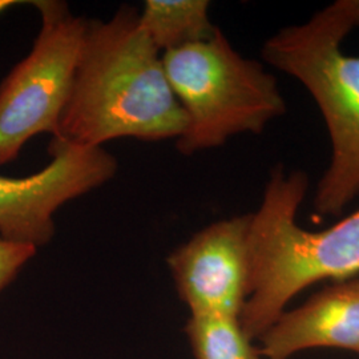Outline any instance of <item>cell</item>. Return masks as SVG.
Masks as SVG:
<instances>
[{"mask_svg":"<svg viewBox=\"0 0 359 359\" xmlns=\"http://www.w3.org/2000/svg\"><path fill=\"white\" fill-rule=\"evenodd\" d=\"M185 126L163 55L140 26L137 8L121 6L108 20H88L71 95L52 139L86 148L121 137L177 140Z\"/></svg>","mask_w":359,"mask_h":359,"instance_id":"cell-1","label":"cell"},{"mask_svg":"<svg viewBox=\"0 0 359 359\" xmlns=\"http://www.w3.org/2000/svg\"><path fill=\"white\" fill-rule=\"evenodd\" d=\"M308 191L305 172L277 165L261 204L250 213L249 295L240 323L252 341L259 339L289 301L310 285L344 281L359 271V209L327 229H304L297 213Z\"/></svg>","mask_w":359,"mask_h":359,"instance_id":"cell-2","label":"cell"},{"mask_svg":"<svg viewBox=\"0 0 359 359\" xmlns=\"http://www.w3.org/2000/svg\"><path fill=\"white\" fill-rule=\"evenodd\" d=\"M353 29L347 0H338L278 29L261 50L264 62L309 90L329 132L332 158L313 200L318 216L341 215L359 194V56L342 48Z\"/></svg>","mask_w":359,"mask_h":359,"instance_id":"cell-3","label":"cell"},{"mask_svg":"<svg viewBox=\"0 0 359 359\" xmlns=\"http://www.w3.org/2000/svg\"><path fill=\"white\" fill-rule=\"evenodd\" d=\"M168 81L187 117L180 154L218 148L231 137L261 135L287 112L278 81L236 51L217 27L212 38L163 53Z\"/></svg>","mask_w":359,"mask_h":359,"instance_id":"cell-4","label":"cell"},{"mask_svg":"<svg viewBox=\"0 0 359 359\" xmlns=\"http://www.w3.org/2000/svg\"><path fill=\"white\" fill-rule=\"evenodd\" d=\"M41 27L29 53L0 83V165L32 137L56 136L68 103L88 19L57 0L31 1Z\"/></svg>","mask_w":359,"mask_h":359,"instance_id":"cell-5","label":"cell"},{"mask_svg":"<svg viewBox=\"0 0 359 359\" xmlns=\"http://www.w3.org/2000/svg\"><path fill=\"white\" fill-rule=\"evenodd\" d=\"M51 161L34 175H0V237L39 249L55 234L53 216L62 206L114 179L115 156L103 147H77L52 139Z\"/></svg>","mask_w":359,"mask_h":359,"instance_id":"cell-6","label":"cell"},{"mask_svg":"<svg viewBox=\"0 0 359 359\" xmlns=\"http://www.w3.org/2000/svg\"><path fill=\"white\" fill-rule=\"evenodd\" d=\"M249 224L250 215L219 219L168 256L175 287L191 316L240 318L249 295Z\"/></svg>","mask_w":359,"mask_h":359,"instance_id":"cell-7","label":"cell"},{"mask_svg":"<svg viewBox=\"0 0 359 359\" xmlns=\"http://www.w3.org/2000/svg\"><path fill=\"white\" fill-rule=\"evenodd\" d=\"M259 341L266 359H289L314 347L359 353V278L330 285L302 306L283 311Z\"/></svg>","mask_w":359,"mask_h":359,"instance_id":"cell-8","label":"cell"},{"mask_svg":"<svg viewBox=\"0 0 359 359\" xmlns=\"http://www.w3.org/2000/svg\"><path fill=\"white\" fill-rule=\"evenodd\" d=\"M208 0H145L139 22L158 51L169 52L212 38L217 27Z\"/></svg>","mask_w":359,"mask_h":359,"instance_id":"cell-9","label":"cell"},{"mask_svg":"<svg viewBox=\"0 0 359 359\" xmlns=\"http://www.w3.org/2000/svg\"><path fill=\"white\" fill-rule=\"evenodd\" d=\"M185 333L196 359H261L259 350L244 333L240 318L191 316Z\"/></svg>","mask_w":359,"mask_h":359,"instance_id":"cell-10","label":"cell"},{"mask_svg":"<svg viewBox=\"0 0 359 359\" xmlns=\"http://www.w3.org/2000/svg\"><path fill=\"white\" fill-rule=\"evenodd\" d=\"M36 252V248L13 244L0 237V293L13 283Z\"/></svg>","mask_w":359,"mask_h":359,"instance_id":"cell-11","label":"cell"},{"mask_svg":"<svg viewBox=\"0 0 359 359\" xmlns=\"http://www.w3.org/2000/svg\"><path fill=\"white\" fill-rule=\"evenodd\" d=\"M347 7L353 18L354 27L359 28V0H347Z\"/></svg>","mask_w":359,"mask_h":359,"instance_id":"cell-12","label":"cell"},{"mask_svg":"<svg viewBox=\"0 0 359 359\" xmlns=\"http://www.w3.org/2000/svg\"><path fill=\"white\" fill-rule=\"evenodd\" d=\"M28 1H19V0H0V15L7 13L8 10H11L13 7L19 6V4H26Z\"/></svg>","mask_w":359,"mask_h":359,"instance_id":"cell-13","label":"cell"}]
</instances>
